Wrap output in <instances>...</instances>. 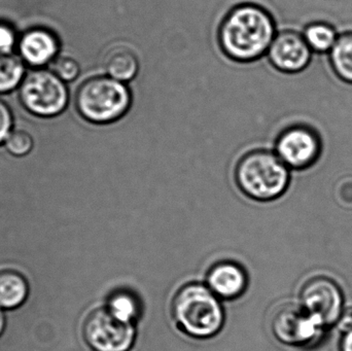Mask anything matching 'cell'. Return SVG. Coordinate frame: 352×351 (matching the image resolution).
Returning <instances> with one entry per match:
<instances>
[{
    "instance_id": "4fadbf2b",
    "label": "cell",
    "mask_w": 352,
    "mask_h": 351,
    "mask_svg": "<svg viewBox=\"0 0 352 351\" xmlns=\"http://www.w3.org/2000/svg\"><path fill=\"white\" fill-rule=\"evenodd\" d=\"M28 296L26 280L12 270L0 272V308L14 309L21 306Z\"/></svg>"
},
{
    "instance_id": "6da1fadb",
    "label": "cell",
    "mask_w": 352,
    "mask_h": 351,
    "mask_svg": "<svg viewBox=\"0 0 352 351\" xmlns=\"http://www.w3.org/2000/svg\"><path fill=\"white\" fill-rule=\"evenodd\" d=\"M272 12L261 4L246 2L229 10L219 29V43L234 61L248 63L266 57L278 33Z\"/></svg>"
},
{
    "instance_id": "9c48e42d",
    "label": "cell",
    "mask_w": 352,
    "mask_h": 351,
    "mask_svg": "<svg viewBox=\"0 0 352 351\" xmlns=\"http://www.w3.org/2000/svg\"><path fill=\"white\" fill-rule=\"evenodd\" d=\"M272 330L283 343L306 346L318 341L324 327L303 306L285 304L273 317Z\"/></svg>"
},
{
    "instance_id": "d6986e66",
    "label": "cell",
    "mask_w": 352,
    "mask_h": 351,
    "mask_svg": "<svg viewBox=\"0 0 352 351\" xmlns=\"http://www.w3.org/2000/svg\"><path fill=\"white\" fill-rule=\"evenodd\" d=\"M4 146L8 152L14 156L24 157L32 150L33 138L24 130H14L6 138Z\"/></svg>"
},
{
    "instance_id": "2e32d148",
    "label": "cell",
    "mask_w": 352,
    "mask_h": 351,
    "mask_svg": "<svg viewBox=\"0 0 352 351\" xmlns=\"http://www.w3.org/2000/svg\"><path fill=\"white\" fill-rule=\"evenodd\" d=\"M302 34L311 51L316 53H330L339 36L334 27L324 22L310 23Z\"/></svg>"
},
{
    "instance_id": "3957f363",
    "label": "cell",
    "mask_w": 352,
    "mask_h": 351,
    "mask_svg": "<svg viewBox=\"0 0 352 351\" xmlns=\"http://www.w3.org/2000/svg\"><path fill=\"white\" fill-rule=\"evenodd\" d=\"M235 172L240 190L248 197L258 201L276 199L289 185L287 165L276 152L263 148L243 155L238 161Z\"/></svg>"
},
{
    "instance_id": "7402d4cb",
    "label": "cell",
    "mask_w": 352,
    "mask_h": 351,
    "mask_svg": "<svg viewBox=\"0 0 352 351\" xmlns=\"http://www.w3.org/2000/svg\"><path fill=\"white\" fill-rule=\"evenodd\" d=\"M337 199L344 207H352V179L341 181L337 185Z\"/></svg>"
},
{
    "instance_id": "5b68a950",
    "label": "cell",
    "mask_w": 352,
    "mask_h": 351,
    "mask_svg": "<svg viewBox=\"0 0 352 351\" xmlns=\"http://www.w3.org/2000/svg\"><path fill=\"white\" fill-rule=\"evenodd\" d=\"M19 97L24 109L39 117L61 115L69 104L67 84L51 69L32 70L19 87Z\"/></svg>"
},
{
    "instance_id": "cb8c5ba5",
    "label": "cell",
    "mask_w": 352,
    "mask_h": 351,
    "mask_svg": "<svg viewBox=\"0 0 352 351\" xmlns=\"http://www.w3.org/2000/svg\"><path fill=\"white\" fill-rule=\"evenodd\" d=\"M340 351H352V330L346 332L340 343Z\"/></svg>"
},
{
    "instance_id": "ac0fdd59",
    "label": "cell",
    "mask_w": 352,
    "mask_h": 351,
    "mask_svg": "<svg viewBox=\"0 0 352 351\" xmlns=\"http://www.w3.org/2000/svg\"><path fill=\"white\" fill-rule=\"evenodd\" d=\"M51 65L52 71L66 84L78 80L82 71L80 62L69 55L58 56Z\"/></svg>"
},
{
    "instance_id": "7c38bea8",
    "label": "cell",
    "mask_w": 352,
    "mask_h": 351,
    "mask_svg": "<svg viewBox=\"0 0 352 351\" xmlns=\"http://www.w3.org/2000/svg\"><path fill=\"white\" fill-rule=\"evenodd\" d=\"M248 278L245 272L237 264L223 262L211 268L207 275V286L211 292L221 299H235L245 291Z\"/></svg>"
},
{
    "instance_id": "d4e9b609",
    "label": "cell",
    "mask_w": 352,
    "mask_h": 351,
    "mask_svg": "<svg viewBox=\"0 0 352 351\" xmlns=\"http://www.w3.org/2000/svg\"><path fill=\"white\" fill-rule=\"evenodd\" d=\"M4 326H6V321H4V315L3 313H2L1 309H0V335H1L2 332H3Z\"/></svg>"
},
{
    "instance_id": "8992f818",
    "label": "cell",
    "mask_w": 352,
    "mask_h": 351,
    "mask_svg": "<svg viewBox=\"0 0 352 351\" xmlns=\"http://www.w3.org/2000/svg\"><path fill=\"white\" fill-rule=\"evenodd\" d=\"M134 324L116 319L107 308L97 309L84 324L87 343L96 351H127L135 339Z\"/></svg>"
},
{
    "instance_id": "44dd1931",
    "label": "cell",
    "mask_w": 352,
    "mask_h": 351,
    "mask_svg": "<svg viewBox=\"0 0 352 351\" xmlns=\"http://www.w3.org/2000/svg\"><path fill=\"white\" fill-rule=\"evenodd\" d=\"M14 117L10 106L0 99V144L6 142V138L12 131Z\"/></svg>"
},
{
    "instance_id": "e0dca14e",
    "label": "cell",
    "mask_w": 352,
    "mask_h": 351,
    "mask_svg": "<svg viewBox=\"0 0 352 351\" xmlns=\"http://www.w3.org/2000/svg\"><path fill=\"white\" fill-rule=\"evenodd\" d=\"M105 308L119 321L134 324L140 315V304L131 293L121 291L109 297Z\"/></svg>"
},
{
    "instance_id": "7a4b0ae2",
    "label": "cell",
    "mask_w": 352,
    "mask_h": 351,
    "mask_svg": "<svg viewBox=\"0 0 352 351\" xmlns=\"http://www.w3.org/2000/svg\"><path fill=\"white\" fill-rule=\"evenodd\" d=\"M131 104L129 84L105 74L85 78L74 96L76 113L95 125H109L119 121L129 111Z\"/></svg>"
},
{
    "instance_id": "30bf717a",
    "label": "cell",
    "mask_w": 352,
    "mask_h": 351,
    "mask_svg": "<svg viewBox=\"0 0 352 351\" xmlns=\"http://www.w3.org/2000/svg\"><path fill=\"white\" fill-rule=\"evenodd\" d=\"M311 57V49L303 34L293 29L279 30L267 53L273 67L285 74L304 71L309 65Z\"/></svg>"
},
{
    "instance_id": "9a60e30c",
    "label": "cell",
    "mask_w": 352,
    "mask_h": 351,
    "mask_svg": "<svg viewBox=\"0 0 352 351\" xmlns=\"http://www.w3.org/2000/svg\"><path fill=\"white\" fill-rule=\"evenodd\" d=\"M25 65L14 54H0V94H8L20 87L25 78Z\"/></svg>"
},
{
    "instance_id": "277c9868",
    "label": "cell",
    "mask_w": 352,
    "mask_h": 351,
    "mask_svg": "<svg viewBox=\"0 0 352 351\" xmlns=\"http://www.w3.org/2000/svg\"><path fill=\"white\" fill-rule=\"evenodd\" d=\"M176 323L190 337L206 339L219 333L223 310L219 298L208 286L188 284L176 293L173 301Z\"/></svg>"
},
{
    "instance_id": "ba28073f",
    "label": "cell",
    "mask_w": 352,
    "mask_h": 351,
    "mask_svg": "<svg viewBox=\"0 0 352 351\" xmlns=\"http://www.w3.org/2000/svg\"><path fill=\"white\" fill-rule=\"evenodd\" d=\"M302 306L322 327L338 321L343 313L342 292L338 284L324 276H316L304 284L301 291Z\"/></svg>"
},
{
    "instance_id": "52a82bcc",
    "label": "cell",
    "mask_w": 352,
    "mask_h": 351,
    "mask_svg": "<svg viewBox=\"0 0 352 351\" xmlns=\"http://www.w3.org/2000/svg\"><path fill=\"white\" fill-rule=\"evenodd\" d=\"M322 150L320 136L302 124L287 126L277 135L275 152L287 166L304 169L318 160Z\"/></svg>"
},
{
    "instance_id": "8fae6325",
    "label": "cell",
    "mask_w": 352,
    "mask_h": 351,
    "mask_svg": "<svg viewBox=\"0 0 352 351\" xmlns=\"http://www.w3.org/2000/svg\"><path fill=\"white\" fill-rule=\"evenodd\" d=\"M59 37L54 31L45 27H32L25 31L19 38V57L25 64L43 68L59 56Z\"/></svg>"
},
{
    "instance_id": "ffe728a7",
    "label": "cell",
    "mask_w": 352,
    "mask_h": 351,
    "mask_svg": "<svg viewBox=\"0 0 352 351\" xmlns=\"http://www.w3.org/2000/svg\"><path fill=\"white\" fill-rule=\"evenodd\" d=\"M19 38L16 29L10 23L0 21V54L12 53L18 47Z\"/></svg>"
},
{
    "instance_id": "603a6c76",
    "label": "cell",
    "mask_w": 352,
    "mask_h": 351,
    "mask_svg": "<svg viewBox=\"0 0 352 351\" xmlns=\"http://www.w3.org/2000/svg\"><path fill=\"white\" fill-rule=\"evenodd\" d=\"M337 324H338L339 329L344 332V333L352 330V307L345 309L341 313Z\"/></svg>"
},
{
    "instance_id": "5bb4252c",
    "label": "cell",
    "mask_w": 352,
    "mask_h": 351,
    "mask_svg": "<svg viewBox=\"0 0 352 351\" xmlns=\"http://www.w3.org/2000/svg\"><path fill=\"white\" fill-rule=\"evenodd\" d=\"M329 54L331 65L336 76L343 82L352 84V32L339 35Z\"/></svg>"
}]
</instances>
